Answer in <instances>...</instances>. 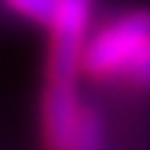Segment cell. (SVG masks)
Wrapping results in <instances>:
<instances>
[{
	"label": "cell",
	"mask_w": 150,
	"mask_h": 150,
	"mask_svg": "<svg viewBox=\"0 0 150 150\" xmlns=\"http://www.w3.org/2000/svg\"><path fill=\"white\" fill-rule=\"evenodd\" d=\"M15 15H23L33 23H45L48 25L50 18L55 13L58 0H3Z\"/></svg>",
	"instance_id": "cell-5"
},
{
	"label": "cell",
	"mask_w": 150,
	"mask_h": 150,
	"mask_svg": "<svg viewBox=\"0 0 150 150\" xmlns=\"http://www.w3.org/2000/svg\"><path fill=\"white\" fill-rule=\"evenodd\" d=\"M93 0H58L50 18V50H48V80L75 83L83 70L88 48Z\"/></svg>",
	"instance_id": "cell-2"
},
{
	"label": "cell",
	"mask_w": 150,
	"mask_h": 150,
	"mask_svg": "<svg viewBox=\"0 0 150 150\" xmlns=\"http://www.w3.org/2000/svg\"><path fill=\"white\" fill-rule=\"evenodd\" d=\"M85 105L78 100L75 83L48 80L43 93V138L48 150H70Z\"/></svg>",
	"instance_id": "cell-3"
},
{
	"label": "cell",
	"mask_w": 150,
	"mask_h": 150,
	"mask_svg": "<svg viewBox=\"0 0 150 150\" xmlns=\"http://www.w3.org/2000/svg\"><path fill=\"white\" fill-rule=\"evenodd\" d=\"M133 80L138 83V85H150V45H148V50H145L143 60H140L138 70L133 73Z\"/></svg>",
	"instance_id": "cell-6"
},
{
	"label": "cell",
	"mask_w": 150,
	"mask_h": 150,
	"mask_svg": "<svg viewBox=\"0 0 150 150\" xmlns=\"http://www.w3.org/2000/svg\"><path fill=\"white\" fill-rule=\"evenodd\" d=\"M103 138H105V135H103L100 115H98L93 108H85L70 150H103Z\"/></svg>",
	"instance_id": "cell-4"
},
{
	"label": "cell",
	"mask_w": 150,
	"mask_h": 150,
	"mask_svg": "<svg viewBox=\"0 0 150 150\" xmlns=\"http://www.w3.org/2000/svg\"><path fill=\"white\" fill-rule=\"evenodd\" d=\"M150 45V10H128L88 40L83 70L95 80H112L138 70Z\"/></svg>",
	"instance_id": "cell-1"
}]
</instances>
